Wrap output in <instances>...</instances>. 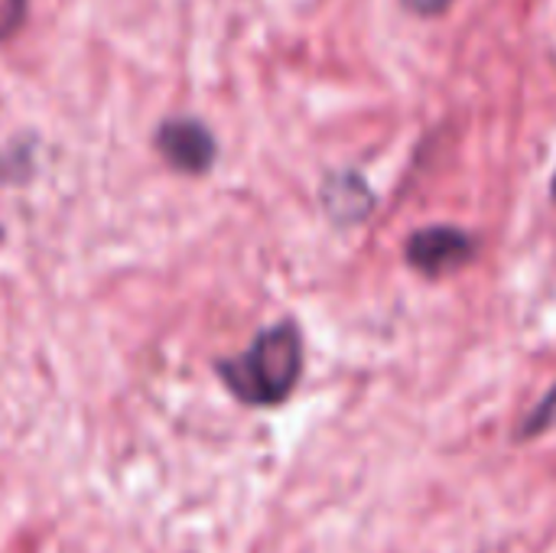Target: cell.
I'll return each mask as SVG.
<instances>
[{"label": "cell", "instance_id": "obj_5", "mask_svg": "<svg viewBox=\"0 0 556 553\" xmlns=\"http://www.w3.org/2000/svg\"><path fill=\"white\" fill-rule=\"evenodd\" d=\"M556 430V388L538 404V411H531L518 430V440H528V437H541V433H551Z\"/></svg>", "mask_w": 556, "mask_h": 553}, {"label": "cell", "instance_id": "obj_1", "mask_svg": "<svg viewBox=\"0 0 556 553\" xmlns=\"http://www.w3.org/2000/svg\"><path fill=\"white\" fill-rule=\"evenodd\" d=\"M303 372V339L293 323L264 329L248 352L218 365L222 381L231 394L254 407L280 404L293 394Z\"/></svg>", "mask_w": 556, "mask_h": 553}, {"label": "cell", "instance_id": "obj_6", "mask_svg": "<svg viewBox=\"0 0 556 553\" xmlns=\"http://www.w3.org/2000/svg\"><path fill=\"white\" fill-rule=\"evenodd\" d=\"M401 3L417 16H440L453 7V0H401Z\"/></svg>", "mask_w": 556, "mask_h": 553}, {"label": "cell", "instance_id": "obj_7", "mask_svg": "<svg viewBox=\"0 0 556 553\" xmlns=\"http://www.w3.org/2000/svg\"><path fill=\"white\" fill-rule=\"evenodd\" d=\"M551 192H554V199H556V176H554V183H551Z\"/></svg>", "mask_w": 556, "mask_h": 553}, {"label": "cell", "instance_id": "obj_4", "mask_svg": "<svg viewBox=\"0 0 556 553\" xmlns=\"http://www.w3.org/2000/svg\"><path fill=\"white\" fill-rule=\"evenodd\" d=\"M323 202L336 222L352 225V222H362L375 209V192L358 173H336L323 186Z\"/></svg>", "mask_w": 556, "mask_h": 553}, {"label": "cell", "instance_id": "obj_2", "mask_svg": "<svg viewBox=\"0 0 556 553\" xmlns=\"http://www.w3.org/2000/svg\"><path fill=\"white\" fill-rule=\"evenodd\" d=\"M476 238L453 225H433L420 228L407 241V264L427 277H446L453 271H463L476 257Z\"/></svg>", "mask_w": 556, "mask_h": 553}, {"label": "cell", "instance_id": "obj_3", "mask_svg": "<svg viewBox=\"0 0 556 553\" xmlns=\"http://www.w3.org/2000/svg\"><path fill=\"white\" fill-rule=\"evenodd\" d=\"M156 147L163 160L179 173H205L215 160V137L192 117L166 121L156 134Z\"/></svg>", "mask_w": 556, "mask_h": 553}]
</instances>
